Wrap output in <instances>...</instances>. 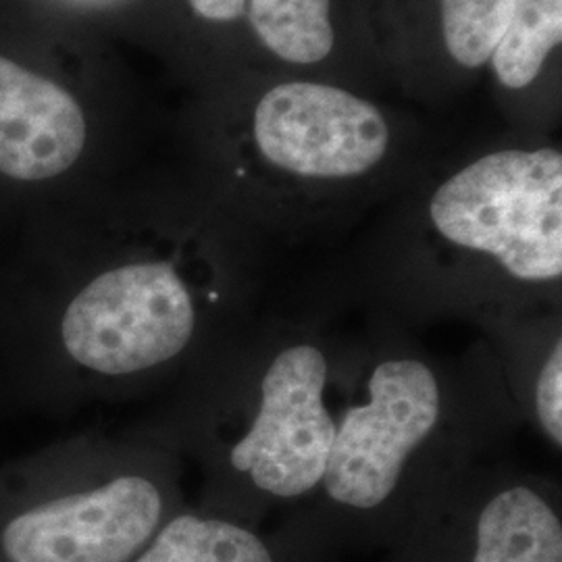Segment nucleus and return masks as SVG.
Instances as JSON below:
<instances>
[{"label":"nucleus","mask_w":562,"mask_h":562,"mask_svg":"<svg viewBox=\"0 0 562 562\" xmlns=\"http://www.w3.org/2000/svg\"><path fill=\"white\" fill-rule=\"evenodd\" d=\"M261 299L186 248H48L0 271V404L67 419L176 385Z\"/></svg>","instance_id":"1"},{"label":"nucleus","mask_w":562,"mask_h":562,"mask_svg":"<svg viewBox=\"0 0 562 562\" xmlns=\"http://www.w3.org/2000/svg\"><path fill=\"white\" fill-rule=\"evenodd\" d=\"M364 313L344 340L325 475L311 503L273 531L311 562L387 552L521 425L483 338L448 357L423 346L415 329Z\"/></svg>","instance_id":"2"},{"label":"nucleus","mask_w":562,"mask_h":562,"mask_svg":"<svg viewBox=\"0 0 562 562\" xmlns=\"http://www.w3.org/2000/svg\"><path fill=\"white\" fill-rule=\"evenodd\" d=\"M344 340L322 299L259 311L171 387L146 422L199 473L196 504L262 527L311 503L336 436Z\"/></svg>","instance_id":"3"},{"label":"nucleus","mask_w":562,"mask_h":562,"mask_svg":"<svg viewBox=\"0 0 562 562\" xmlns=\"http://www.w3.org/2000/svg\"><path fill=\"white\" fill-rule=\"evenodd\" d=\"M188 467L144 422L0 467V562H132L186 501Z\"/></svg>","instance_id":"4"},{"label":"nucleus","mask_w":562,"mask_h":562,"mask_svg":"<svg viewBox=\"0 0 562 562\" xmlns=\"http://www.w3.org/2000/svg\"><path fill=\"white\" fill-rule=\"evenodd\" d=\"M436 238L464 257L457 281L562 308V155L506 148L443 180L427 202Z\"/></svg>","instance_id":"5"},{"label":"nucleus","mask_w":562,"mask_h":562,"mask_svg":"<svg viewBox=\"0 0 562 562\" xmlns=\"http://www.w3.org/2000/svg\"><path fill=\"white\" fill-rule=\"evenodd\" d=\"M383 562H562L561 490L485 459L423 510Z\"/></svg>","instance_id":"6"},{"label":"nucleus","mask_w":562,"mask_h":562,"mask_svg":"<svg viewBox=\"0 0 562 562\" xmlns=\"http://www.w3.org/2000/svg\"><path fill=\"white\" fill-rule=\"evenodd\" d=\"M255 144L269 167L302 181H350L387 155L382 113L340 88L292 81L262 97Z\"/></svg>","instance_id":"7"},{"label":"nucleus","mask_w":562,"mask_h":562,"mask_svg":"<svg viewBox=\"0 0 562 562\" xmlns=\"http://www.w3.org/2000/svg\"><path fill=\"white\" fill-rule=\"evenodd\" d=\"M78 102L57 83L0 57V178L41 186L67 176L86 148Z\"/></svg>","instance_id":"8"},{"label":"nucleus","mask_w":562,"mask_h":562,"mask_svg":"<svg viewBox=\"0 0 562 562\" xmlns=\"http://www.w3.org/2000/svg\"><path fill=\"white\" fill-rule=\"evenodd\" d=\"M519 422L557 454L562 448V308L540 311L482 331Z\"/></svg>","instance_id":"9"},{"label":"nucleus","mask_w":562,"mask_h":562,"mask_svg":"<svg viewBox=\"0 0 562 562\" xmlns=\"http://www.w3.org/2000/svg\"><path fill=\"white\" fill-rule=\"evenodd\" d=\"M132 562L311 561L265 527L186 503Z\"/></svg>","instance_id":"10"},{"label":"nucleus","mask_w":562,"mask_h":562,"mask_svg":"<svg viewBox=\"0 0 562 562\" xmlns=\"http://www.w3.org/2000/svg\"><path fill=\"white\" fill-rule=\"evenodd\" d=\"M561 41L562 0H515L510 20L490 57L498 80L513 90L529 86Z\"/></svg>","instance_id":"11"},{"label":"nucleus","mask_w":562,"mask_h":562,"mask_svg":"<svg viewBox=\"0 0 562 562\" xmlns=\"http://www.w3.org/2000/svg\"><path fill=\"white\" fill-rule=\"evenodd\" d=\"M259 38L280 59L311 65L334 48L329 0H246Z\"/></svg>","instance_id":"12"},{"label":"nucleus","mask_w":562,"mask_h":562,"mask_svg":"<svg viewBox=\"0 0 562 562\" xmlns=\"http://www.w3.org/2000/svg\"><path fill=\"white\" fill-rule=\"evenodd\" d=\"M515 0H442L446 48L462 67L485 65L504 27Z\"/></svg>","instance_id":"13"},{"label":"nucleus","mask_w":562,"mask_h":562,"mask_svg":"<svg viewBox=\"0 0 562 562\" xmlns=\"http://www.w3.org/2000/svg\"><path fill=\"white\" fill-rule=\"evenodd\" d=\"M188 2L204 20L234 21L246 11V0H188Z\"/></svg>","instance_id":"14"}]
</instances>
